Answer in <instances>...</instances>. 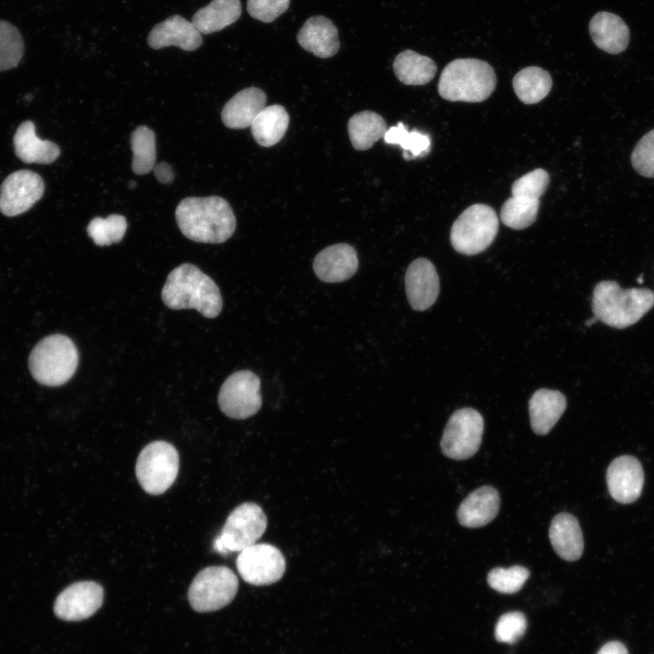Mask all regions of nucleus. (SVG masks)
Returning a JSON list of instances; mask_svg holds the SVG:
<instances>
[{"label":"nucleus","mask_w":654,"mask_h":654,"mask_svg":"<svg viewBox=\"0 0 654 654\" xmlns=\"http://www.w3.org/2000/svg\"><path fill=\"white\" fill-rule=\"evenodd\" d=\"M175 218L182 233L197 243H222L236 227L230 204L219 196L184 198L176 207Z\"/></svg>","instance_id":"nucleus-1"},{"label":"nucleus","mask_w":654,"mask_h":654,"mask_svg":"<svg viewBox=\"0 0 654 654\" xmlns=\"http://www.w3.org/2000/svg\"><path fill=\"white\" fill-rule=\"evenodd\" d=\"M162 299L170 309H195L206 318H215L223 308L214 281L192 263H182L167 276Z\"/></svg>","instance_id":"nucleus-2"},{"label":"nucleus","mask_w":654,"mask_h":654,"mask_svg":"<svg viewBox=\"0 0 654 654\" xmlns=\"http://www.w3.org/2000/svg\"><path fill=\"white\" fill-rule=\"evenodd\" d=\"M654 306V292L648 288L622 289L611 280L593 290L592 312L597 320L616 329L638 322Z\"/></svg>","instance_id":"nucleus-3"},{"label":"nucleus","mask_w":654,"mask_h":654,"mask_svg":"<svg viewBox=\"0 0 654 654\" xmlns=\"http://www.w3.org/2000/svg\"><path fill=\"white\" fill-rule=\"evenodd\" d=\"M494 69L485 61L459 58L442 70L439 94L445 100L478 103L490 97L496 87Z\"/></svg>","instance_id":"nucleus-4"},{"label":"nucleus","mask_w":654,"mask_h":654,"mask_svg":"<svg viewBox=\"0 0 654 654\" xmlns=\"http://www.w3.org/2000/svg\"><path fill=\"white\" fill-rule=\"evenodd\" d=\"M79 362L74 342L60 333L48 335L31 351L28 368L33 378L45 386H61L74 374Z\"/></svg>","instance_id":"nucleus-5"},{"label":"nucleus","mask_w":654,"mask_h":654,"mask_svg":"<svg viewBox=\"0 0 654 654\" xmlns=\"http://www.w3.org/2000/svg\"><path fill=\"white\" fill-rule=\"evenodd\" d=\"M499 229L495 211L476 203L465 209L451 229V243L461 253L474 255L485 251L494 241Z\"/></svg>","instance_id":"nucleus-6"},{"label":"nucleus","mask_w":654,"mask_h":654,"mask_svg":"<svg viewBox=\"0 0 654 654\" xmlns=\"http://www.w3.org/2000/svg\"><path fill=\"white\" fill-rule=\"evenodd\" d=\"M266 527L267 518L263 509L254 502H243L228 515L213 548L221 555L240 552L255 544Z\"/></svg>","instance_id":"nucleus-7"},{"label":"nucleus","mask_w":654,"mask_h":654,"mask_svg":"<svg viewBox=\"0 0 654 654\" xmlns=\"http://www.w3.org/2000/svg\"><path fill=\"white\" fill-rule=\"evenodd\" d=\"M179 471V454L171 443L155 441L139 453L135 474L139 484L151 495L166 491L174 482Z\"/></svg>","instance_id":"nucleus-8"},{"label":"nucleus","mask_w":654,"mask_h":654,"mask_svg":"<svg viewBox=\"0 0 654 654\" xmlns=\"http://www.w3.org/2000/svg\"><path fill=\"white\" fill-rule=\"evenodd\" d=\"M238 585L237 576L228 567H206L196 574L189 587V603L198 612L220 609L234 599Z\"/></svg>","instance_id":"nucleus-9"},{"label":"nucleus","mask_w":654,"mask_h":654,"mask_svg":"<svg viewBox=\"0 0 654 654\" xmlns=\"http://www.w3.org/2000/svg\"><path fill=\"white\" fill-rule=\"evenodd\" d=\"M483 428V418L476 410L462 408L455 411L442 433V453L457 461L472 457L480 448Z\"/></svg>","instance_id":"nucleus-10"},{"label":"nucleus","mask_w":654,"mask_h":654,"mask_svg":"<svg viewBox=\"0 0 654 654\" xmlns=\"http://www.w3.org/2000/svg\"><path fill=\"white\" fill-rule=\"evenodd\" d=\"M218 404L232 419L244 420L253 416L262 406L260 378L247 370L233 372L220 388Z\"/></svg>","instance_id":"nucleus-11"},{"label":"nucleus","mask_w":654,"mask_h":654,"mask_svg":"<svg viewBox=\"0 0 654 654\" xmlns=\"http://www.w3.org/2000/svg\"><path fill=\"white\" fill-rule=\"evenodd\" d=\"M285 559L280 550L269 543H255L239 552L237 570L252 585H270L278 581L285 571Z\"/></svg>","instance_id":"nucleus-12"},{"label":"nucleus","mask_w":654,"mask_h":654,"mask_svg":"<svg viewBox=\"0 0 654 654\" xmlns=\"http://www.w3.org/2000/svg\"><path fill=\"white\" fill-rule=\"evenodd\" d=\"M44 192L39 174L29 170L12 173L0 186V212L8 217L22 214L41 199Z\"/></svg>","instance_id":"nucleus-13"},{"label":"nucleus","mask_w":654,"mask_h":654,"mask_svg":"<svg viewBox=\"0 0 654 654\" xmlns=\"http://www.w3.org/2000/svg\"><path fill=\"white\" fill-rule=\"evenodd\" d=\"M103 587L94 581L84 580L71 584L56 598L54 614L64 620L78 621L94 614L102 606Z\"/></svg>","instance_id":"nucleus-14"},{"label":"nucleus","mask_w":654,"mask_h":654,"mask_svg":"<svg viewBox=\"0 0 654 654\" xmlns=\"http://www.w3.org/2000/svg\"><path fill=\"white\" fill-rule=\"evenodd\" d=\"M606 481L610 496L618 502H634L641 494L644 471L638 459L624 455L613 460L608 467Z\"/></svg>","instance_id":"nucleus-15"},{"label":"nucleus","mask_w":654,"mask_h":654,"mask_svg":"<svg viewBox=\"0 0 654 654\" xmlns=\"http://www.w3.org/2000/svg\"><path fill=\"white\" fill-rule=\"evenodd\" d=\"M408 302L415 311L429 309L437 300L440 281L433 263L426 258L412 261L405 273Z\"/></svg>","instance_id":"nucleus-16"},{"label":"nucleus","mask_w":654,"mask_h":654,"mask_svg":"<svg viewBox=\"0 0 654 654\" xmlns=\"http://www.w3.org/2000/svg\"><path fill=\"white\" fill-rule=\"evenodd\" d=\"M356 250L348 243H336L322 250L314 258L316 276L324 282H342L352 278L358 270Z\"/></svg>","instance_id":"nucleus-17"},{"label":"nucleus","mask_w":654,"mask_h":654,"mask_svg":"<svg viewBox=\"0 0 654 654\" xmlns=\"http://www.w3.org/2000/svg\"><path fill=\"white\" fill-rule=\"evenodd\" d=\"M147 43L153 49L178 46L184 51H193L201 46L203 38L192 21L175 15L154 25Z\"/></svg>","instance_id":"nucleus-18"},{"label":"nucleus","mask_w":654,"mask_h":654,"mask_svg":"<svg viewBox=\"0 0 654 654\" xmlns=\"http://www.w3.org/2000/svg\"><path fill=\"white\" fill-rule=\"evenodd\" d=\"M500 506L498 490L491 486H481L462 500L457 510L458 520L467 528L482 527L496 518Z\"/></svg>","instance_id":"nucleus-19"},{"label":"nucleus","mask_w":654,"mask_h":654,"mask_svg":"<svg viewBox=\"0 0 654 654\" xmlns=\"http://www.w3.org/2000/svg\"><path fill=\"white\" fill-rule=\"evenodd\" d=\"M299 45L320 58H329L340 48L338 30L333 23L323 15L308 18L297 35Z\"/></svg>","instance_id":"nucleus-20"},{"label":"nucleus","mask_w":654,"mask_h":654,"mask_svg":"<svg viewBox=\"0 0 654 654\" xmlns=\"http://www.w3.org/2000/svg\"><path fill=\"white\" fill-rule=\"evenodd\" d=\"M265 93L257 87H248L234 94L223 106L222 120L231 129L251 126L266 104Z\"/></svg>","instance_id":"nucleus-21"},{"label":"nucleus","mask_w":654,"mask_h":654,"mask_svg":"<svg viewBox=\"0 0 654 654\" xmlns=\"http://www.w3.org/2000/svg\"><path fill=\"white\" fill-rule=\"evenodd\" d=\"M549 537L552 548L563 560H579L584 549L581 529L576 517L561 512L551 520Z\"/></svg>","instance_id":"nucleus-22"},{"label":"nucleus","mask_w":654,"mask_h":654,"mask_svg":"<svg viewBox=\"0 0 654 654\" xmlns=\"http://www.w3.org/2000/svg\"><path fill=\"white\" fill-rule=\"evenodd\" d=\"M589 30L594 44L609 54L621 53L629 42L627 25L619 16L611 13H597L590 22Z\"/></svg>","instance_id":"nucleus-23"},{"label":"nucleus","mask_w":654,"mask_h":654,"mask_svg":"<svg viewBox=\"0 0 654 654\" xmlns=\"http://www.w3.org/2000/svg\"><path fill=\"white\" fill-rule=\"evenodd\" d=\"M567 407L565 396L559 391L540 389L529 401L530 425L539 435L547 434Z\"/></svg>","instance_id":"nucleus-24"},{"label":"nucleus","mask_w":654,"mask_h":654,"mask_svg":"<svg viewBox=\"0 0 654 654\" xmlns=\"http://www.w3.org/2000/svg\"><path fill=\"white\" fill-rule=\"evenodd\" d=\"M14 146L16 156L26 164L54 163L60 155L58 145L48 140H41L35 134L33 122L25 121L14 135Z\"/></svg>","instance_id":"nucleus-25"},{"label":"nucleus","mask_w":654,"mask_h":654,"mask_svg":"<svg viewBox=\"0 0 654 654\" xmlns=\"http://www.w3.org/2000/svg\"><path fill=\"white\" fill-rule=\"evenodd\" d=\"M241 14L240 0H213L193 15L192 23L202 35H208L233 24Z\"/></svg>","instance_id":"nucleus-26"},{"label":"nucleus","mask_w":654,"mask_h":654,"mask_svg":"<svg viewBox=\"0 0 654 654\" xmlns=\"http://www.w3.org/2000/svg\"><path fill=\"white\" fill-rule=\"evenodd\" d=\"M290 117L282 105L265 106L251 124V132L258 144L271 147L285 134Z\"/></svg>","instance_id":"nucleus-27"},{"label":"nucleus","mask_w":654,"mask_h":654,"mask_svg":"<svg viewBox=\"0 0 654 654\" xmlns=\"http://www.w3.org/2000/svg\"><path fill=\"white\" fill-rule=\"evenodd\" d=\"M393 71L404 84L422 85L432 80L437 67L432 59L412 50H404L393 61Z\"/></svg>","instance_id":"nucleus-28"},{"label":"nucleus","mask_w":654,"mask_h":654,"mask_svg":"<svg viewBox=\"0 0 654 654\" xmlns=\"http://www.w3.org/2000/svg\"><path fill=\"white\" fill-rule=\"evenodd\" d=\"M387 131L384 119L375 112L362 111L348 121V134L354 149L364 151L383 138Z\"/></svg>","instance_id":"nucleus-29"},{"label":"nucleus","mask_w":654,"mask_h":654,"mask_svg":"<svg viewBox=\"0 0 654 654\" xmlns=\"http://www.w3.org/2000/svg\"><path fill=\"white\" fill-rule=\"evenodd\" d=\"M512 85L518 98L526 104H537L545 98L552 87L550 74L538 66H528L513 77Z\"/></svg>","instance_id":"nucleus-30"},{"label":"nucleus","mask_w":654,"mask_h":654,"mask_svg":"<svg viewBox=\"0 0 654 654\" xmlns=\"http://www.w3.org/2000/svg\"><path fill=\"white\" fill-rule=\"evenodd\" d=\"M133 151L132 169L136 174H145L154 169L156 159L155 134L145 125H140L131 134Z\"/></svg>","instance_id":"nucleus-31"},{"label":"nucleus","mask_w":654,"mask_h":654,"mask_svg":"<svg viewBox=\"0 0 654 654\" xmlns=\"http://www.w3.org/2000/svg\"><path fill=\"white\" fill-rule=\"evenodd\" d=\"M383 140L388 144L399 145L405 159L422 157L431 150V138L428 134L416 130L409 132L403 123L387 129Z\"/></svg>","instance_id":"nucleus-32"},{"label":"nucleus","mask_w":654,"mask_h":654,"mask_svg":"<svg viewBox=\"0 0 654 654\" xmlns=\"http://www.w3.org/2000/svg\"><path fill=\"white\" fill-rule=\"evenodd\" d=\"M539 207L540 200L511 196L501 207V222L515 230L525 229L535 222Z\"/></svg>","instance_id":"nucleus-33"},{"label":"nucleus","mask_w":654,"mask_h":654,"mask_svg":"<svg viewBox=\"0 0 654 654\" xmlns=\"http://www.w3.org/2000/svg\"><path fill=\"white\" fill-rule=\"evenodd\" d=\"M127 222L124 216L111 214L106 218L95 217L87 225V233L98 246L119 243L124 236Z\"/></svg>","instance_id":"nucleus-34"},{"label":"nucleus","mask_w":654,"mask_h":654,"mask_svg":"<svg viewBox=\"0 0 654 654\" xmlns=\"http://www.w3.org/2000/svg\"><path fill=\"white\" fill-rule=\"evenodd\" d=\"M24 54V41L18 29L0 20V71L15 67Z\"/></svg>","instance_id":"nucleus-35"},{"label":"nucleus","mask_w":654,"mask_h":654,"mask_svg":"<svg viewBox=\"0 0 654 654\" xmlns=\"http://www.w3.org/2000/svg\"><path fill=\"white\" fill-rule=\"evenodd\" d=\"M529 576V570L520 565L509 569L494 568L488 573L487 581L493 590L512 594L522 588Z\"/></svg>","instance_id":"nucleus-36"},{"label":"nucleus","mask_w":654,"mask_h":654,"mask_svg":"<svg viewBox=\"0 0 654 654\" xmlns=\"http://www.w3.org/2000/svg\"><path fill=\"white\" fill-rule=\"evenodd\" d=\"M550 177L543 169H535L517 179L511 186L513 197L540 200L549 185Z\"/></svg>","instance_id":"nucleus-37"},{"label":"nucleus","mask_w":654,"mask_h":654,"mask_svg":"<svg viewBox=\"0 0 654 654\" xmlns=\"http://www.w3.org/2000/svg\"><path fill=\"white\" fill-rule=\"evenodd\" d=\"M631 164L640 175L654 178V129L637 143L631 154Z\"/></svg>","instance_id":"nucleus-38"},{"label":"nucleus","mask_w":654,"mask_h":654,"mask_svg":"<svg viewBox=\"0 0 654 654\" xmlns=\"http://www.w3.org/2000/svg\"><path fill=\"white\" fill-rule=\"evenodd\" d=\"M526 627V618L521 612L505 613L496 624L495 638L500 642L515 643L524 634Z\"/></svg>","instance_id":"nucleus-39"},{"label":"nucleus","mask_w":654,"mask_h":654,"mask_svg":"<svg viewBox=\"0 0 654 654\" xmlns=\"http://www.w3.org/2000/svg\"><path fill=\"white\" fill-rule=\"evenodd\" d=\"M290 5V0H247V11L252 17L263 23H270L283 14Z\"/></svg>","instance_id":"nucleus-40"},{"label":"nucleus","mask_w":654,"mask_h":654,"mask_svg":"<svg viewBox=\"0 0 654 654\" xmlns=\"http://www.w3.org/2000/svg\"><path fill=\"white\" fill-rule=\"evenodd\" d=\"M154 173L157 180L162 183H170L174 178L171 165L164 162L154 164Z\"/></svg>","instance_id":"nucleus-41"},{"label":"nucleus","mask_w":654,"mask_h":654,"mask_svg":"<svg viewBox=\"0 0 654 654\" xmlns=\"http://www.w3.org/2000/svg\"><path fill=\"white\" fill-rule=\"evenodd\" d=\"M597 654H629V652L622 643L610 641L603 645Z\"/></svg>","instance_id":"nucleus-42"},{"label":"nucleus","mask_w":654,"mask_h":654,"mask_svg":"<svg viewBox=\"0 0 654 654\" xmlns=\"http://www.w3.org/2000/svg\"><path fill=\"white\" fill-rule=\"evenodd\" d=\"M129 186H130L131 188H133L134 186H135V183H134V182H131L130 184H129Z\"/></svg>","instance_id":"nucleus-43"}]
</instances>
